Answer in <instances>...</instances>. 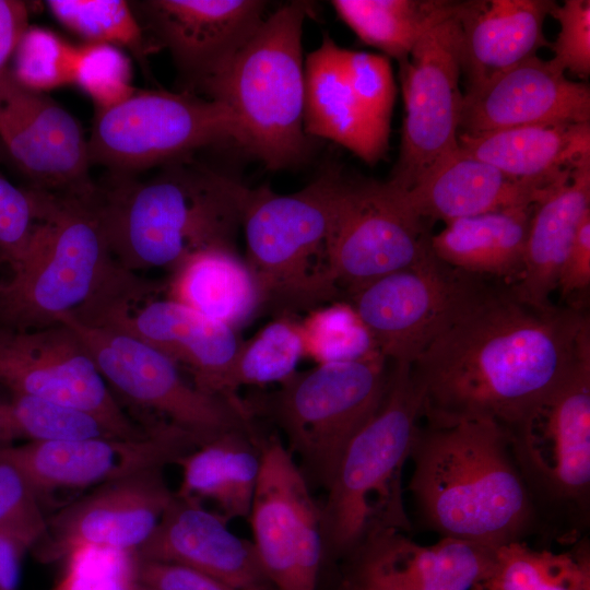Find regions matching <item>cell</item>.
I'll return each mask as SVG.
<instances>
[{
  "mask_svg": "<svg viewBox=\"0 0 590 590\" xmlns=\"http://www.w3.org/2000/svg\"><path fill=\"white\" fill-rule=\"evenodd\" d=\"M590 347L589 316L484 285L412 365L429 423L528 421Z\"/></svg>",
  "mask_w": 590,
  "mask_h": 590,
  "instance_id": "6da1fadb",
  "label": "cell"
},
{
  "mask_svg": "<svg viewBox=\"0 0 590 590\" xmlns=\"http://www.w3.org/2000/svg\"><path fill=\"white\" fill-rule=\"evenodd\" d=\"M408 489L423 522L441 538L499 547L524 541L539 512L508 432L488 420L417 426Z\"/></svg>",
  "mask_w": 590,
  "mask_h": 590,
  "instance_id": "7a4b0ae2",
  "label": "cell"
},
{
  "mask_svg": "<svg viewBox=\"0 0 590 590\" xmlns=\"http://www.w3.org/2000/svg\"><path fill=\"white\" fill-rule=\"evenodd\" d=\"M185 160L150 179L122 176L98 190L110 253L126 271L173 272L200 250L233 249L244 185Z\"/></svg>",
  "mask_w": 590,
  "mask_h": 590,
  "instance_id": "3957f363",
  "label": "cell"
},
{
  "mask_svg": "<svg viewBox=\"0 0 590 590\" xmlns=\"http://www.w3.org/2000/svg\"><path fill=\"white\" fill-rule=\"evenodd\" d=\"M93 194L45 192L39 222L28 247L0 282V326L17 330L59 322L135 273L114 260Z\"/></svg>",
  "mask_w": 590,
  "mask_h": 590,
  "instance_id": "277c9868",
  "label": "cell"
},
{
  "mask_svg": "<svg viewBox=\"0 0 590 590\" xmlns=\"http://www.w3.org/2000/svg\"><path fill=\"white\" fill-rule=\"evenodd\" d=\"M307 2L292 1L267 16L235 56L198 92L226 106L239 145L269 169L294 167L309 153L304 129L303 26Z\"/></svg>",
  "mask_w": 590,
  "mask_h": 590,
  "instance_id": "5b68a950",
  "label": "cell"
},
{
  "mask_svg": "<svg viewBox=\"0 0 590 590\" xmlns=\"http://www.w3.org/2000/svg\"><path fill=\"white\" fill-rule=\"evenodd\" d=\"M412 365L393 364L382 402L346 446L320 507L324 557H349L382 529L410 530L402 470L422 416Z\"/></svg>",
  "mask_w": 590,
  "mask_h": 590,
  "instance_id": "8992f818",
  "label": "cell"
},
{
  "mask_svg": "<svg viewBox=\"0 0 590 590\" xmlns=\"http://www.w3.org/2000/svg\"><path fill=\"white\" fill-rule=\"evenodd\" d=\"M344 180L339 169L330 168L293 193L244 186L239 222L246 238V263L263 304L309 308L338 292L327 246Z\"/></svg>",
  "mask_w": 590,
  "mask_h": 590,
  "instance_id": "52a82bcc",
  "label": "cell"
},
{
  "mask_svg": "<svg viewBox=\"0 0 590 590\" xmlns=\"http://www.w3.org/2000/svg\"><path fill=\"white\" fill-rule=\"evenodd\" d=\"M385 361L377 354L320 364L245 403L251 415L261 410L284 433L308 484L327 488L346 446L382 402L389 379Z\"/></svg>",
  "mask_w": 590,
  "mask_h": 590,
  "instance_id": "ba28073f",
  "label": "cell"
},
{
  "mask_svg": "<svg viewBox=\"0 0 590 590\" xmlns=\"http://www.w3.org/2000/svg\"><path fill=\"white\" fill-rule=\"evenodd\" d=\"M226 142L239 144L240 132L223 104L186 91L138 90L117 106L96 109L88 148L91 162L127 176Z\"/></svg>",
  "mask_w": 590,
  "mask_h": 590,
  "instance_id": "9c48e42d",
  "label": "cell"
},
{
  "mask_svg": "<svg viewBox=\"0 0 590 590\" xmlns=\"http://www.w3.org/2000/svg\"><path fill=\"white\" fill-rule=\"evenodd\" d=\"M80 337L107 386L129 404L155 413L204 444L232 430L252 429L244 401L199 390L179 367L142 340L117 329L59 317ZM200 445V446H201Z\"/></svg>",
  "mask_w": 590,
  "mask_h": 590,
  "instance_id": "30bf717a",
  "label": "cell"
},
{
  "mask_svg": "<svg viewBox=\"0 0 590 590\" xmlns=\"http://www.w3.org/2000/svg\"><path fill=\"white\" fill-rule=\"evenodd\" d=\"M507 432L538 512L544 505L582 519L588 517L590 347L540 409Z\"/></svg>",
  "mask_w": 590,
  "mask_h": 590,
  "instance_id": "8fae6325",
  "label": "cell"
},
{
  "mask_svg": "<svg viewBox=\"0 0 590 590\" xmlns=\"http://www.w3.org/2000/svg\"><path fill=\"white\" fill-rule=\"evenodd\" d=\"M0 385L88 415L116 437L142 438L153 427L127 415L78 333L62 321L33 330L0 326Z\"/></svg>",
  "mask_w": 590,
  "mask_h": 590,
  "instance_id": "7c38bea8",
  "label": "cell"
},
{
  "mask_svg": "<svg viewBox=\"0 0 590 590\" xmlns=\"http://www.w3.org/2000/svg\"><path fill=\"white\" fill-rule=\"evenodd\" d=\"M483 286L432 252L352 291L351 306L384 358L413 365Z\"/></svg>",
  "mask_w": 590,
  "mask_h": 590,
  "instance_id": "4fadbf2b",
  "label": "cell"
},
{
  "mask_svg": "<svg viewBox=\"0 0 590 590\" xmlns=\"http://www.w3.org/2000/svg\"><path fill=\"white\" fill-rule=\"evenodd\" d=\"M260 444L262 464L248 519L262 570L276 590H317L324 558L320 507L286 446L276 437Z\"/></svg>",
  "mask_w": 590,
  "mask_h": 590,
  "instance_id": "5bb4252c",
  "label": "cell"
},
{
  "mask_svg": "<svg viewBox=\"0 0 590 590\" xmlns=\"http://www.w3.org/2000/svg\"><path fill=\"white\" fill-rule=\"evenodd\" d=\"M405 116L391 185L406 190L458 149L463 104L461 30L453 16L428 31L399 63Z\"/></svg>",
  "mask_w": 590,
  "mask_h": 590,
  "instance_id": "9a60e30c",
  "label": "cell"
},
{
  "mask_svg": "<svg viewBox=\"0 0 590 590\" xmlns=\"http://www.w3.org/2000/svg\"><path fill=\"white\" fill-rule=\"evenodd\" d=\"M425 223L388 180H349L327 246L335 285L350 292L423 261L433 251Z\"/></svg>",
  "mask_w": 590,
  "mask_h": 590,
  "instance_id": "2e32d148",
  "label": "cell"
},
{
  "mask_svg": "<svg viewBox=\"0 0 590 590\" xmlns=\"http://www.w3.org/2000/svg\"><path fill=\"white\" fill-rule=\"evenodd\" d=\"M142 292L104 296L68 312L92 326L127 332L186 367L201 391L234 399L228 376L240 342L234 328L174 299H144Z\"/></svg>",
  "mask_w": 590,
  "mask_h": 590,
  "instance_id": "e0dca14e",
  "label": "cell"
},
{
  "mask_svg": "<svg viewBox=\"0 0 590 590\" xmlns=\"http://www.w3.org/2000/svg\"><path fill=\"white\" fill-rule=\"evenodd\" d=\"M200 445L188 432L160 421L142 438L91 436L31 441L0 447V458L24 473L43 505L57 489L98 486L145 469L164 468Z\"/></svg>",
  "mask_w": 590,
  "mask_h": 590,
  "instance_id": "ac0fdd59",
  "label": "cell"
},
{
  "mask_svg": "<svg viewBox=\"0 0 590 590\" xmlns=\"http://www.w3.org/2000/svg\"><path fill=\"white\" fill-rule=\"evenodd\" d=\"M163 470L145 469L106 482L47 517V531L32 550L35 557L59 562L81 547L135 553L175 497Z\"/></svg>",
  "mask_w": 590,
  "mask_h": 590,
  "instance_id": "d6986e66",
  "label": "cell"
},
{
  "mask_svg": "<svg viewBox=\"0 0 590 590\" xmlns=\"http://www.w3.org/2000/svg\"><path fill=\"white\" fill-rule=\"evenodd\" d=\"M0 141L34 188L92 194L88 139L79 121L45 93L22 86L10 69L0 79Z\"/></svg>",
  "mask_w": 590,
  "mask_h": 590,
  "instance_id": "ffe728a7",
  "label": "cell"
},
{
  "mask_svg": "<svg viewBox=\"0 0 590 590\" xmlns=\"http://www.w3.org/2000/svg\"><path fill=\"white\" fill-rule=\"evenodd\" d=\"M156 48L170 52L190 93L222 69L266 19L260 0H148L132 4ZM135 12V11H134Z\"/></svg>",
  "mask_w": 590,
  "mask_h": 590,
  "instance_id": "44dd1931",
  "label": "cell"
},
{
  "mask_svg": "<svg viewBox=\"0 0 590 590\" xmlns=\"http://www.w3.org/2000/svg\"><path fill=\"white\" fill-rule=\"evenodd\" d=\"M496 552L452 538L422 545L402 530L382 529L347 557L345 590H472L492 571Z\"/></svg>",
  "mask_w": 590,
  "mask_h": 590,
  "instance_id": "7402d4cb",
  "label": "cell"
},
{
  "mask_svg": "<svg viewBox=\"0 0 590 590\" xmlns=\"http://www.w3.org/2000/svg\"><path fill=\"white\" fill-rule=\"evenodd\" d=\"M590 122V87L533 56L467 88L461 132L482 133L539 123Z\"/></svg>",
  "mask_w": 590,
  "mask_h": 590,
  "instance_id": "603a6c76",
  "label": "cell"
},
{
  "mask_svg": "<svg viewBox=\"0 0 590 590\" xmlns=\"http://www.w3.org/2000/svg\"><path fill=\"white\" fill-rule=\"evenodd\" d=\"M227 521L200 502L175 494L152 535L134 554L140 559L181 565L239 588L271 587L252 542L234 534Z\"/></svg>",
  "mask_w": 590,
  "mask_h": 590,
  "instance_id": "cb8c5ba5",
  "label": "cell"
},
{
  "mask_svg": "<svg viewBox=\"0 0 590 590\" xmlns=\"http://www.w3.org/2000/svg\"><path fill=\"white\" fill-rule=\"evenodd\" d=\"M554 185L515 179L458 146L409 189L396 188L418 219L449 223L504 209L534 205Z\"/></svg>",
  "mask_w": 590,
  "mask_h": 590,
  "instance_id": "d4e9b609",
  "label": "cell"
},
{
  "mask_svg": "<svg viewBox=\"0 0 590 590\" xmlns=\"http://www.w3.org/2000/svg\"><path fill=\"white\" fill-rule=\"evenodd\" d=\"M557 5L551 0L458 1L462 73L467 88L536 56L550 47L544 22Z\"/></svg>",
  "mask_w": 590,
  "mask_h": 590,
  "instance_id": "484cf974",
  "label": "cell"
},
{
  "mask_svg": "<svg viewBox=\"0 0 590 590\" xmlns=\"http://www.w3.org/2000/svg\"><path fill=\"white\" fill-rule=\"evenodd\" d=\"M589 212L590 158L577 165L534 204L522 270L510 287L518 299L541 310L553 307L550 296L557 288L560 266Z\"/></svg>",
  "mask_w": 590,
  "mask_h": 590,
  "instance_id": "4316f807",
  "label": "cell"
},
{
  "mask_svg": "<svg viewBox=\"0 0 590 590\" xmlns=\"http://www.w3.org/2000/svg\"><path fill=\"white\" fill-rule=\"evenodd\" d=\"M459 146L509 177L554 185L590 158V122L539 123L458 134Z\"/></svg>",
  "mask_w": 590,
  "mask_h": 590,
  "instance_id": "83f0119b",
  "label": "cell"
},
{
  "mask_svg": "<svg viewBox=\"0 0 590 590\" xmlns=\"http://www.w3.org/2000/svg\"><path fill=\"white\" fill-rule=\"evenodd\" d=\"M304 129L331 140L367 164L386 153L382 141L361 107L341 61V47L329 36L305 59Z\"/></svg>",
  "mask_w": 590,
  "mask_h": 590,
  "instance_id": "f1b7e54d",
  "label": "cell"
},
{
  "mask_svg": "<svg viewBox=\"0 0 590 590\" xmlns=\"http://www.w3.org/2000/svg\"><path fill=\"white\" fill-rule=\"evenodd\" d=\"M261 439L253 429L222 434L180 457L178 497L214 502L227 520L248 518L261 471Z\"/></svg>",
  "mask_w": 590,
  "mask_h": 590,
  "instance_id": "f546056e",
  "label": "cell"
},
{
  "mask_svg": "<svg viewBox=\"0 0 590 590\" xmlns=\"http://www.w3.org/2000/svg\"><path fill=\"white\" fill-rule=\"evenodd\" d=\"M533 208L515 206L446 223L430 236L432 251L462 272L517 280Z\"/></svg>",
  "mask_w": 590,
  "mask_h": 590,
  "instance_id": "4dcf8cb0",
  "label": "cell"
},
{
  "mask_svg": "<svg viewBox=\"0 0 590 590\" xmlns=\"http://www.w3.org/2000/svg\"><path fill=\"white\" fill-rule=\"evenodd\" d=\"M172 273L167 284L170 299L234 329L263 305L252 271L233 249L200 250Z\"/></svg>",
  "mask_w": 590,
  "mask_h": 590,
  "instance_id": "1f68e13d",
  "label": "cell"
},
{
  "mask_svg": "<svg viewBox=\"0 0 590 590\" xmlns=\"http://www.w3.org/2000/svg\"><path fill=\"white\" fill-rule=\"evenodd\" d=\"M331 4L363 43L401 63L428 31L455 15L458 1L334 0Z\"/></svg>",
  "mask_w": 590,
  "mask_h": 590,
  "instance_id": "d6a6232c",
  "label": "cell"
},
{
  "mask_svg": "<svg viewBox=\"0 0 590 590\" xmlns=\"http://www.w3.org/2000/svg\"><path fill=\"white\" fill-rule=\"evenodd\" d=\"M472 590H590L588 548L554 553L524 541L499 547L489 575Z\"/></svg>",
  "mask_w": 590,
  "mask_h": 590,
  "instance_id": "836d02e7",
  "label": "cell"
},
{
  "mask_svg": "<svg viewBox=\"0 0 590 590\" xmlns=\"http://www.w3.org/2000/svg\"><path fill=\"white\" fill-rule=\"evenodd\" d=\"M305 356L299 322L280 317L240 343L228 376V392L238 399L241 386L283 384L295 373Z\"/></svg>",
  "mask_w": 590,
  "mask_h": 590,
  "instance_id": "e575fe53",
  "label": "cell"
},
{
  "mask_svg": "<svg viewBox=\"0 0 590 590\" xmlns=\"http://www.w3.org/2000/svg\"><path fill=\"white\" fill-rule=\"evenodd\" d=\"M91 436L113 435L88 415L0 385V447Z\"/></svg>",
  "mask_w": 590,
  "mask_h": 590,
  "instance_id": "d590c367",
  "label": "cell"
},
{
  "mask_svg": "<svg viewBox=\"0 0 590 590\" xmlns=\"http://www.w3.org/2000/svg\"><path fill=\"white\" fill-rule=\"evenodd\" d=\"M46 5L59 23L86 44L126 48L141 63L157 49L145 34L132 4L127 1L49 0Z\"/></svg>",
  "mask_w": 590,
  "mask_h": 590,
  "instance_id": "8d00e7d4",
  "label": "cell"
},
{
  "mask_svg": "<svg viewBox=\"0 0 590 590\" xmlns=\"http://www.w3.org/2000/svg\"><path fill=\"white\" fill-rule=\"evenodd\" d=\"M299 324L305 356L311 357L318 365L380 354L351 305L333 304L315 308Z\"/></svg>",
  "mask_w": 590,
  "mask_h": 590,
  "instance_id": "74e56055",
  "label": "cell"
},
{
  "mask_svg": "<svg viewBox=\"0 0 590 590\" xmlns=\"http://www.w3.org/2000/svg\"><path fill=\"white\" fill-rule=\"evenodd\" d=\"M75 49L56 33L30 25L13 54L10 71L22 86L38 93L69 85Z\"/></svg>",
  "mask_w": 590,
  "mask_h": 590,
  "instance_id": "f35d334b",
  "label": "cell"
},
{
  "mask_svg": "<svg viewBox=\"0 0 590 590\" xmlns=\"http://www.w3.org/2000/svg\"><path fill=\"white\" fill-rule=\"evenodd\" d=\"M72 84L94 102L96 109H108L131 97V61L122 49L107 44L76 46Z\"/></svg>",
  "mask_w": 590,
  "mask_h": 590,
  "instance_id": "ab89813d",
  "label": "cell"
},
{
  "mask_svg": "<svg viewBox=\"0 0 590 590\" xmlns=\"http://www.w3.org/2000/svg\"><path fill=\"white\" fill-rule=\"evenodd\" d=\"M47 531V516L24 473L0 458V536L24 554L32 551Z\"/></svg>",
  "mask_w": 590,
  "mask_h": 590,
  "instance_id": "60d3db41",
  "label": "cell"
},
{
  "mask_svg": "<svg viewBox=\"0 0 590 590\" xmlns=\"http://www.w3.org/2000/svg\"><path fill=\"white\" fill-rule=\"evenodd\" d=\"M347 81L379 138L388 143L396 86L389 58L341 47Z\"/></svg>",
  "mask_w": 590,
  "mask_h": 590,
  "instance_id": "b9f144b4",
  "label": "cell"
},
{
  "mask_svg": "<svg viewBox=\"0 0 590 590\" xmlns=\"http://www.w3.org/2000/svg\"><path fill=\"white\" fill-rule=\"evenodd\" d=\"M62 562V574L50 590H134L138 582L131 552L81 547Z\"/></svg>",
  "mask_w": 590,
  "mask_h": 590,
  "instance_id": "7bdbcfd3",
  "label": "cell"
},
{
  "mask_svg": "<svg viewBox=\"0 0 590 590\" xmlns=\"http://www.w3.org/2000/svg\"><path fill=\"white\" fill-rule=\"evenodd\" d=\"M45 190L21 188L0 172V263L13 269L39 222Z\"/></svg>",
  "mask_w": 590,
  "mask_h": 590,
  "instance_id": "ee69618b",
  "label": "cell"
},
{
  "mask_svg": "<svg viewBox=\"0 0 590 590\" xmlns=\"http://www.w3.org/2000/svg\"><path fill=\"white\" fill-rule=\"evenodd\" d=\"M551 15L559 31L554 43L551 62L564 73L586 80L590 75V1L565 0Z\"/></svg>",
  "mask_w": 590,
  "mask_h": 590,
  "instance_id": "f6af8a7d",
  "label": "cell"
},
{
  "mask_svg": "<svg viewBox=\"0 0 590 590\" xmlns=\"http://www.w3.org/2000/svg\"><path fill=\"white\" fill-rule=\"evenodd\" d=\"M135 570L140 582L158 590H269L239 588L181 565L138 557Z\"/></svg>",
  "mask_w": 590,
  "mask_h": 590,
  "instance_id": "bcb514c9",
  "label": "cell"
},
{
  "mask_svg": "<svg viewBox=\"0 0 590 590\" xmlns=\"http://www.w3.org/2000/svg\"><path fill=\"white\" fill-rule=\"evenodd\" d=\"M590 286V212L582 219L560 266L557 288L568 298Z\"/></svg>",
  "mask_w": 590,
  "mask_h": 590,
  "instance_id": "7dc6e473",
  "label": "cell"
},
{
  "mask_svg": "<svg viewBox=\"0 0 590 590\" xmlns=\"http://www.w3.org/2000/svg\"><path fill=\"white\" fill-rule=\"evenodd\" d=\"M28 26V8L24 1L0 0V79L10 69L9 63Z\"/></svg>",
  "mask_w": 590,
  "mask_h": 590,
  "instance_id": "c3c4849f",
  "label": "cell"
},
{
  "mask_svg": "<svg viewBox=\"0 0 590 590\" xmlns=\"http://www.w3.org/2000/svg\"><path fill=\"white\" fill-rule=\"evenodd\" d=\"M24 553L0 536V590H15Z\"/></svg>",
  "mask_w": 590,
  "mask_h": 590,
  "instance_id": "681fc988",
  "label": "cell"
},
{
  "mask_svg": "<svg viewBox=\"0 0 590 590\" xmlns=\"http://www.w3.org/2000/svg\"><path fill=\"white\" fill-rule=\"evenodd\" d=\"M134 590H158V589H156V588H154V587H151V586H149V585H145V583H143V582H140V581L138 580Z\"/></svg>",
  "mask_w": 590,
  "mask_h": 590,
  "instance_id": "f907efd6",
  "label": "cell"
}]
</instances>
